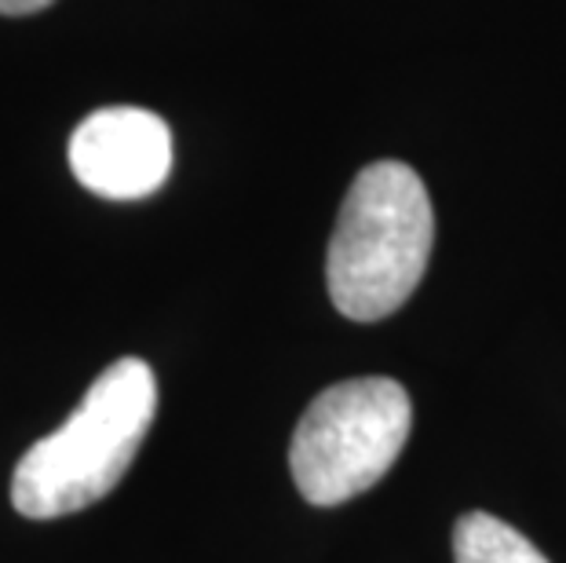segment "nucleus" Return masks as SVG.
Instances as JSON below:
<instances>
[{
  "instance_id": "nucleus-2",
  "label": "nucleus",
  "mask_w": 566,
  "mask_h": 563,
  "mask_svg": "<svg viewBox=\"0 0 566 563\" xmlns=\"http://www.w3.org/2000/svg\"><path fill=\"white\" fill-rule=\"evenodd\" d=\"M436 212L428 187L402 161L366 165L347 190L325 253V282L340 315L380 322L399 311L428 271Z\"/></svg>"
},
{
  "instance_id": "nucleus-5",
  "label": "nucleus",
  "mask_w": 566,
  "mask_h": 563,
  "mask_svg": "<svg viewBox=\"0 0 566 563\" xmlns=\"http://www.w3.org/2000/svg\"><path fill=\"white\" fill-rule=\"evenodd\" d=\"M453 560L457 563H548L545 553L490 512H464L453 526Z\"/></svg>"
},
{
  "instance_id": "nucleus-1",
  "label": "nucleus",
  "mask_w": 566,
  "mask_h": 563,
  "mask_svg": "<svg viewBox=\"0 0 566 563\" xmlns=\"http://www.w3.org/2000/svg\"><path fill=\"white\" fill-rule=\"evenodd\" d=\"M154 414V369L143 358H117L92 380L66 425L19 458L11 505L30 520H59L103 501L132 469Z\"/></svg>"
},
{
  "instance_id": "nucleus-6",
  "label": "nucleus",
  "mask_w": 566,
  "mask_h": 563,
  "mask_svg": "<svg viewBox=\"0 0 566 563\" xmlns=\"http://www.w3.org/2000/svg\"><path fill=\"white\" fill-rule=\"evenodd\" d=\"M55 0H0V15H33V11L52 8Z\"/></svg>"
},
{
  "instance_id": "nucleus-4",
  "label": "nucleus",
  "mask_w": 566,
  "mask_h": 563,
  "mask_svg": "<svg viewBox=\"0 0 566 563\" xmlns=\"http://www.w3.org/2000/svg\"><path fill=\"white\" fill-rule=\"evenodd\" d=\"M70 169L92 195L139 201L172 173V132L143 106H103L70 136Z\"/></svg>"
},
{
  "instance_id": "nucleus-3",
  "label": "nucleus",
  "mask_w": 566,
  "mask_h": 563,
  "mask_svg": "<svg viewBox=\"0 0 566 563\" xmlns=\"http://www.w3.org/2000/svg\"><path fill=\"white\" fill-rule=\"evenodd\" d=\"M413 425L409 392L391 377H355L315 395L300 417L289 469L311 505H344L380 483Z\"/></svg>"
}]
</instances>
